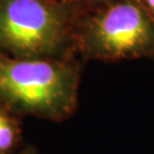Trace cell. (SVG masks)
<instances>
[{"label":"cell","instance_id":"1","mask_svg":"<svg viewBox=\"0 0 154 154\" xmlns=\"http://www.w3.org/2000/svg\"><path fill=\"white\" fill-rule=\"evenodd\" d=\"M79 58H17L0 55V103L18 116L51 122L72 118L79 104Z\"/></svg>","mask_w":154,"mask_h":154},{"label":"cell","instance_id":"2","mask_svg":"<svg viewBox=\"0 0 154 154\" xmlns=\"http://www.w3.org/2000/svg\"><path fill=\"white\" fill-rule=\"evenodd\" d=\"M85 11L58 0H0V55L77 58L75 28Z\"/></svg>","mask_w":154,"mask_h":154},{"label":"cell","instance_id":"3","mask_svg":"<svg viewBox=\"0 0 154 154\" xmlns=\"http://www.w3.org/2000/svg\"><path fill=\"white\" fill-rule=\"evenodd\" d=\"M75 50L83 60H154V17L142 0H110L86 9L77 23Z\"/></svg>","mask_w":154,"mask_h":154},{"label":"cell","instance_id":"4","mask_svg":"<svg viewBox=\"0 0 154 154\" xmlns=\"http://www.w3.org/2000/svg\"><path fill=\"white\" fill-rule=\"evenodd\" d=\"M21 116L0 103V154H17L24 145Z\"/></svg>","mask_w":154,"mask_h":154},{"label":"cell","instance_id":"5","mask_svg":"<svg viewBox=\"0 0 154 154\" xmlns=\"http://www.w3.org/2000/svg\"><path fill=\"white\" fill-rule=\"evenodd\" d=\"M58 1L65 2V4L72 6H77V7H80L83 9H89V8L102 5L104 2H107L110 0H58Z\"/></svg>","mask_w":154,"mask_h":154},{"label":"cell","instance_id":"6","mask_svg":"<svg viewBox=\"0 0 154 154\" xmlns=\"http://www.w3.org/2000/svg\"><path fill=\"white\" fill-rule=\"evenodd\" d=\"M17 154H39V152L37 146H34L32 144H29V145H24Z\"/></svg>","mask_w":154,"mask_h":154},{"label":"cell","instance_id":"7","mask_svg":"<svg viewBox=\"0 0 154 154\" xmlns=\"http://www.w3.org/2000/svg\"><path fill=\"white\" fill-rule=\"evenodd\" d=\"M142 2L149 14L154 17V0H142Z\"/></svg>","mask_w":154,"mask_h":154}]
</instances>
